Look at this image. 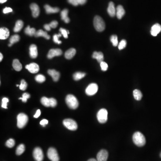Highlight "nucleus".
Here are the masks:
<instances>
[{
  "label": "nucleus",
  "mask_w": 161,
  "mask_h": 161,
  "mask_svg": "<svg viewBox=\"0 0 161 161\" xmlns=\"http://www.w3.org/2000/svg\"><path fill=\"white\" fill-rule=\"evenodd\" d=\"M132 140L134 143L138 147H143L146 143L145 137L139 132H135L132 136Z\"/></svg>",
  "instance_id": "nucleus-1"
},
{
  "label": "nucleus",
  "mask_w": 161,
  "mask_h": 161,
  "mask_svg": "<svg viewBox=\"0 0 161 161\" xmlns=\"http://www.w3.org/2000/svg\"><path fill=\"white\" fill-rule=\"evenodd\" d=\"M94 26L97 32H102L105 29V22L100 16H96L95 17Z\"/></svg>",
  "instance_id": "nucleus-2"
},
{
  "label": "nucleus",
  "mask_w": 161,
  "mask_h": 161,
  "mask_svg": "<svg viewBox=\"0 0 161 161\" xmlns=\"http://www.w3.org/2000/svg\"><path fill=\"white\" fill-rule=\"evenodd\" d=\"M65 102L70 108L75 109L78 108L79 103L77 99L74 95H68L65 99Z\"/></svg>",
  "instance_id": "nucleus-3"
},
{
  "label": "nucleus",
  "mask_w": 161,
  "mask_h": 161,
  "mask_svg": "<svg viewBox=\"0 0 161 161\" xmlns=\"http://www.w3.org/2000/svg\"><path fill=\"white\" fill-rule=\"evenodd\" d=\"M28 117L24 113L19 114L17 116V126L19 129L24 127L27 123Z\"/></svg>",
  "instance_id": "nucleus-4"
},
{
  "label": "nucleus",
  "mask_w": 161,
  "mask_h": 161,
  "mask_svg": "<svg viewBox=\"0 0 161 161\" xmlns=\"http://www.w3.org/2000/svg\"><path fill=\"white\" fill-rule=\"evenodd\" d=\"M108 111L105 109H101L97 113V117L99 122L101 124L105 123L108 120Z\"/></svg>",
  "instance_id": "nucleus-5"
},
{
  "label": "nucleus",
  "mask_w": 161,
  "mask_h": 161,
  "mask_svg": "<svg viewBox=\"0 0 161 161\" xmlns=\"http://www.w3.org/2000/svg\"><path fill=\"white\" fill-rule=\"evenodd\" d=\"M63 123L64 126L70 130L75 131L77 129V124L75 121L72 119H65Z\"/></svg>",
  "instance_id": "nucleus-6"
},
{
  "label": "nucleus",
  "mask_w": 161,
  "mask_h": 161,
  "mask_svg": "<svg viewBox=\"0 0 161 161\" xmlns=\"http://www.w3.org/2000/svg\"><path fill=\"white\" fill-rule=\"evenodd\" d=\"M47 156L51 161H59L58 153L54 148H50L47 153Z\"/></svg>",
  "instance_id": "nucleus-7"
},
{
  "label": "nucleus",
  "mask_w": 161,
  "mask_h": 161,
  "mask_svg": "<svg viewBox=\"0 0 161 161\" xmlns=\"http://www.w3.org/2000/svg\"><path fill=\"white\" fill-rule=\"evenodd\" d=\"M98 90V85L95 83H91L86 89V93L89 96H92L97 93Z\"/></svg>",
  "instance_id": "nucleus-8"
},
{
  "label": "nucleus",
  "mask_w": 161,
  "mask_h": 161,
  "mask_svg": "<svg viewBox=\"0 0 161 161\" xmlns=\"http://www.w3.org/2000/svg\"><path fill=\"white\" fill-rule=\"evenodd\" d=\"M33 155L36 161H42L44 159V153L40 147H36L34 149Z\"/></svg>",
  "instance_id": "nucleus-9"
},
{
  "label": "nucleus",
  "mask_w": 161,
  "mask_h": 161,
  "mask_svg": "<svg viewBox=\"0 0 161 161\" xmlns=\"http://www.w3.org/2000/svg\"><path fill=\"white\" fill-rule=\"evenodd\" d=\"M108 157V151L105 149L100 150L97 155V160L98 161H107Z\"/></svg>",
  "instance_id": "nucleus-10"
},
{
  "label": "nucleus",
  "mask_w": 161,
  "mask_h": 161,
  "mask_svg": "<svg viewBox=\"0 0 161 161\" xmlns=\"http://www.w3.org/2000/svg\"><path fill=\"white\" fill-rule=\"evenodd\" d=\"M26 69L32 73H37L40 70L39 65L35 63H32L26 65Z\"/></svg>",
  "instance_id": "nucleus-11"
},
{
  "label": "nucleus",
  "mask_w": 161,
  "mask_h": 161,
  "mask_svg": "<svg viewBox=\"0 0 161 161\" xmlns=\"http://www.w3.org/2000/svg\"><path fill=\"white\" fill-rule=\"evenodd\" d=\"M62 54V51L60 49H51L50 50L48 54V58L51 59L55 56H60Z\"/></svg>",
  "instance_id": "nucleus-12"
},
{
  "label": "nucleus",
  "mask_w": 161,
  "mask_h": 161,
  "mask_svg": "<svg viewBox=\"0 0 161 161\" xmlns=\"http://www.w3.org/2000/svg\"><path fill=\"white\" fill-rule=\"evenodd\" d=\"M30 9L32 11L33 17L37 18L39 16L40 13V8L36 3H32L30 5Z\"/></svg>",
  "instance_id": "nucleus-13"
},
{
  "label": "nucleus",
  "mask_w": 161,
  "mask_h": 161,
  "mask_svg": "<svg viewBox=\"0 0 161 161\" xmlns=\"http://www.w3.org/2000/svg\"><path fill=\"white\" fill-rule=\"evenodd\" d=\"M161 31V26L158 23L154 24L151 27L150 33L152 36H156Z\"/></svg>",
  "instance_id": "nucleus-14"
},
{
  "label": "nucleus",
  "mask_w": 161,
  "mask_h": 161,
  "mask_svg": "<svg viewBox=\"0 0 161 161\" xmlns=\"http://www.w3.org/2000/svg\"><path fill=\"white\" fill-rule=\"evenodd\" d=\"M10 36V31L8 28L5 27L1 28L0 29V39L6 40Z\"/></svg>",
  "instance_id": "nucleus-15"
},
{
  "label": "nucleus",
  "mask_w": 161,
  "mask_h": 161,
  "mask_svg": "<svg viewBox=\"0 0 161 161\" xmlns=\"http://www.w3.org/2000/svg\"><path fill=\"white\" fill-rule=\"evenodd\" d=\"M109 15L111 17H115L116 15V9L115 8V5L113 2H110L109 3L108 6V10H107Z\"/></svg>",
  "instance_id": "nucleus-16"
},
{
  "label": "nucleus",
  "mask_w": 161,
  "mask_h": 161,
  "mask_svg": "<svg viewBox=\"0 0 161 161\" xmlns=\"http://www.w3.org/2000/svg\"><path fill=\"white\" fill-rule=\"evenodd\" d=\"M48 73L49 75L52 77L54 81L56 82L58 81L60 77V74L58 72L56 71L54 69H49L48 70Z\"/></svg>",
  "instance_id": "nucleus-17"
},
{
  "label": "nucleus",
  "mask_w": 161,
  "mask_h": 161,
  "mask_svg": "<svg viewBox=\"0 0 161 161\" xmlns=\"http://www.w3.org/2000/svg\"><path fill=\"white\" fill-rule=\"evenodd\" d=\"M41 103L46 107H51L53 105V99L43 97L41 99Z\"/></svg>",
  "instance_id": "nucleus-18"
},
{
  "label": "nucleus",
  "mask_w": 161,
  "mask_h": 161,
  "mask_svg": "<svg viewBox=\"0 0 161 161\" xmlns=\"http://www.w3.org/2000/svg\"><path fill=\"white\" fill-rule=\"evenodd\" d=\"M30 55L32 58H36L38 56V50L36 46L35 45H32L30 46Z\"/></svg>",
  "instance_id": "nucleus-19"
},
{
  "label": "nucleus",
  "mask_w": 161,
  "mask_h": 161,
  "mask_svg": "<svg viewBox=\"0 0 161 161\" xmlns=\"http://www.w3.org/2000/svg\"><path fill=\"white\" fill-rule=\"evenodd\" d=\"M116 10V15L117 18L119 19H121L124 16L125 13L124 8L122 5H119L117 7Z\"/></svg>",
  "instance_id": "nucleus-20"
},
{
  "label": "nucleus",
  "mask_w": 161,
  "mask_h": 161,
  "mask_svg": "<svg viewBox=\"0 0 161 161\" xmlns=\"http://www.w3.org/2000/svg\"><path fill=\"white\" fill-rule=\"evenodd\" d=\"M69 11L67 9H64L60 13L61 19L64 21V23H68L70 22V19L68 17Z\"/></svg>",
  "instance_id": "nucleus-21"
},
{
  "label": "nucleus",
  "mask_w": 161,
  "mask_h": 161,
  "mask_svg": "<svg viewBox=\"0 0 161 161\" xmlns=\"http://www.w3.org/2000/svg\"><path fill=\"white\" fill-rule=\"evenodd\" d=\"M45 8L46 12L48 14H54L58 13L60 11L59 8L58 7H51L48 5H46L45 6Z\"/></svg>",
  "instance_id": "nucleus-22"
},
{
  "label": "nucleus",
  "mask_w": 161,
  "mask_h": 161,
  "mask_svg": "<svg viewBox=\"0 0 161 161\" xmlns=\"http://www.w3.org/2000/svg\"><path fill=\"white\" fill-rule=\"evenodd\" d=\"M92 58L94 59L97 60L98 62L101 63L102 61H103L104 56L102 52H97L95 51L92 55Z\"/></svg>",
  "instance_id": "nucleus-23"
},
{
  "label": "nucleus",
  "mask_w": 161,
  "mask_h": 161,
  "mask_svg": "<svg viewBox=\"0 0 161 161\" xmlns=\"http://www.w3.org/2000/svg\"><path fill=\"white\" fill-rule=\"evenodd\" d=\"M35 37H43L45 38L47 40H49L50 38V36L47 33V32L45 31H42V30H39L36 32L35 35Z\"/></svg>",
  "instance_id": "nucleus-24"
},
{
  "label": "nucleus",
  "mask_w": 161,
  "mask_h": 161,
  "mask_svg": "<svg viewBox=\"0 0 161 161\" xmlns=\"http://www.w3.org/2000/svg\"><path fill=\"white\" fill-rule=\"evenodd\" d=\"M76 53V51L75 49L73 48L69 49L67 51H66L65 53L64 54L65 58L67 59H71L75 55Z\"/></svg>",
  "instance_id": "nucleus-25"
},
{
  "label": "nucleus",
  "mask_w": 161,
  "mask_h": 161,
  "mask_svg": "<svg viewBox=\"0 0 161 161\" xmlns=\"http://www.w3.org/2000/svg\"><path fill=\"white\" fill-rule=\"evenodd\" d=\"M12 66L14 69L17 71H20L22 70V68H23L22 64L18 59H15L13 60Z\"/></svg>",
  "instance_id": "nucleus-26"
},
{
  "label": "nucleus",
  "mask_w": 161,
  "mask_h": 161,
  "mask_svg": "<svg viewBox=\"0 0 161 161\" xmlns=\"http://www.w3.org/2000/svg\"><path fill=\"white\" fill-rule=\"evenodd\" d=\"M23 24H24L22 20H18L16 22L15 27H14V32H20L23 27Z\"/></svg>",
  "instance_id": "nucleus-27"
},
{
  "label": "nucleus",
  "mask_w": 161,
  "mask_h": 161,
  "mask_svg": "<svg viewBox=\"0 0 161 161\" xmlns=\"http://www.w3.org/2000/svg\"><path fill=\"white\" fill-rule=\"evenodd\" d=\"M36 32V31L35 28H31L29 26H28L25 30V34L30 36H35Z\"/></svg>",
  "instance_id": "nucleus-28"
},
{
  "label": "nucleus",
  "mask_w": 161,
  "mask_h": 161,
  "mask_svg": "<svg viewBox=\"0 0 161 161\" xmlns=\"http://www.w3.org/2000/svg\"><path fill=\"white\" fill-rule=\"evenodd\" d=\"M133 95H134V99L137 101L141 100V99L143 98L142 93L140 90H137V89L134 90V92H133Z\"/></svg>",
  "instance_id": "nucleus-29"
},
{
  "label": "nucleus",
  "mask_w": 161,
  "mask_h": 161,
  "mask_svg": "<svg viewBox=\"0 0 161 161\" xmlns=\"http://www.w3.org/2000/svg\"><path fill=\"white\" fill-rule=\"evenodd\" d=\"M86 76V73H84L80 72H77L75 73L73 75V79L75 81H78V80H81L82 78L85 77Z\"/></svg>",
  "instance_id": "nucleus-30"
},
{
  "label": "nucleus",
  "mask_w": 161,
  "mask_h": 161,
  "mask_svg": "<svg viewBox=\"0 0 161 161\" xmlns=\"http://www.w3.org/2000/svg\"><path fill=\"white\" fill-rule=\"evenodd\" d=\"M25 150V145L23 144H20L17 147L16 150V153L17 155H20L24 152Z\"/></svg>",
  "instance_id": "nucleus-31"
},
{
  "label": "nucleus",
  "mask_w": 161,
  "mask_h": 161,
  "mask_svg": "<svg viewBox=\"0 0 161 161\" xmlns=\"http://www.w3.org/2000/svg\"><path fill=\"white\" fill-rule=\"evenodd\" d=\"M20 40V36L18 35H14L12 36L10 39V42L11 45L15 44L16 42H18Z\"/></svg>",
  "instance_id": "nucleus-32"
},
{
  "label": "nucleus",
  "mask_w": 161,
  "mask_h": 161,
  "mask_svg": "<svg viewBox=\"0 0 161 161\" xmlns=\"http://www.w3.org/2000/svg\"><path fill=\"white\" fill-rule=\"evenodd\" d=\"M35 79H36V81L37 82H39V83H42L45 81L46 78L42 74H38L36 76Z\"/></svg>",
  "instance_id": "nucleus-33"
},
{
  "label": "nucleus",
  "mask_w": 161,
  "mask_h": 161,
  "mask_svg": "<svg viewBox=\"0 0 161 161\" xmlns=\"http://www.w3.org/2000/svg\"><path fill=\"white\" fill-rule=\"evenodd\" d=\"M110 41L112 42L113 45L114 47L117 46L118 45L117 36L116 35H112L110 38Z\"/></svg>",
  "instance_id": "nucleus-34"
},
{
  "label": "nucleus",
  "mask_w": 161,
  "mask_h": 161,
  "mask_svg": "<svg viewBox=\"0 0 161 161\" xmlns=\"http://www.w3.org/2000/svg\"><path fill=\"white\" fill-rule=\"evenodd\" d=\"M5 145L8 148H11L13 147L15 145V141L13 139H10L6 141Z\"/></svg>",
  "instance_id": "nucleus-35"
},
{
  "label": "nucleus",
  "mask_w": 161,
  "mask_h": 161,
  "mask_svg": "<svg viewBox=\"0 0 161 161\" xmlns=\"http://www.w3.org/2000/svg\"><path fill=\"white\" fill-rule=\"evenodd\" d=\"M61 36H62L61 34H59L58 35L55 34V35H54L53 37V40L55 44H58V45L61 44V41L59 40V38L61 37Z\"/></svg>",
  "instance_id": "nucleus-36"
},
{
  "label": "nucleus",
  "mask_w": 161,
  "mask_h": 161,
  "mask_svg": "<svg viewBox=\"0 0 161 161\" xmlns=\"http://www.w3.org/2000/svg\"><path fill=\"white\" fill-rule=\"evenodd\" d=\"M27 87V84L25 80H22L21 81V84L19 85V89L22 90H25Z\"/></svg>",
  "instance_id": "nucleus-37"
},
{
  "label": "nucleus",
  "mask_w": 161,
  "mask_h": 161,
  "mask_svg": "<svg viewBox=\"0 0 161 161\" xmlns=\"http://www.w3.org/2000/svg\"><path fill=\"white\" fill-rule=\"evenodd\" d=\"M127 45V41L126 40H123L120 42L118 45V49L120 50H122L125 49Z\"/></svg>",
  "instance_id": "nucleus-38"
},
{
  "label": "nucleus",
  "mask_w": 161,
  "mask_h": 161,
  "mask_svg": "<svg viewBox=\"0 0 161 161\" xmlns=\"http://www.w3.org/2000/svg\"><path fill=\"white\" fill-rule=\"evenodd\" d=\"M30 98V94L28 93H25L23 95V97L22 98H19V99H22L23 102L26 103L27 102V100L29 98Z\"/></svg>",
  "instance_id": "nucleus-39"
},
{
  "label": "nucleus",
  "mask_w": 161,
  "mask_h": 161,
  "mask_svg": "<svg viewBox=\"0 0 161 161\" xmlns=\"http://www.w3.org/2000/svg\"><path fill=\"white\" fill-rule=\"evenodd\" d=\"M60 32L61 33V35H63L65 39H67L68 38V31H67L66 29L60 28Z\"/></svg>",
  "instance_id": "nucleus-40"
},
{
  "label": "nucleus",
  "mask_w": 161,
  "mask_h": 161,
  "mask_svg": "<svg viewBox=\"0 0 161 161\" xmlns=\"http://www.w3.org/2000/svg\"><path fill=\"white\" fill-rule=\"evenodd\" d=\"M100 67L102 70L103 71H106L108 70V64L104 61H102V62L100 63Z\"/></svg>",
  "instance_id": "nucleus-41"
},
{
  "label": "nucleus",
  "mask_w": 161,
  "mask_h": 161,
  "mask_svg": "<svg viewBox=\"0 0 161 161\" xmlns=\"http://www.w3.org/2000/svg\"><path fill=\"white\" fill-rule=\"evenodd\" d=\"M9 102V99L7 98H3L2 100V105L1 107L5 109H7V103Z\"/></svg>",
  "instance_id": "nucleus-42"
},
{
  "label": "nucleus",
  "mask_w": 161,
  "mask_h": 161,
  "mask_svg": "<svg viewBox=\"0 0 161 161\" xmlns=\"http://www.w3.org/2000/svg\"><path fill=\"white\" fill-rule=\"evenodd\" d=\"M49 24L51 28H55L58 26V21H53Z\"/></svg>",
  "instance_id": "nucleus-43"
},
{
  "label": "nucleus",
  "mask_w": 161,
  "mask_h": 161,
  "mask_svg": "<svg viewBox=\"0 0 161 161\" xmlns=\"http://www.w3.org/2000/svg\"><path fill=\"white\" fill-rule=\"evenodd\" d=\"M78 0H68L69 3L72 4L74 6H77L79 4L78 2Z\"/></svg>",
  "instance_id": "nucleus-44"
},
{
  "label": "nucleus",
  "mask_w": 161,
  "mask_h": 161,
  "mask_svg": "<svg viewBox=\"0 0 161 161\" xmlns=\"http://www.w3.org/2000/svg\"><path fill=\"white\" fill-rule=\"evenodd\" d=\"M12 11L13 10L10 7H5V8H4L3 10V13L5 14H8L10 12H12Z\"/></svg>",
  "instance_id": "nucleus-45"
},
{
  "label": "nucleus",
  "mask_w": 161,
  "mask_h": 161,
  "mask_svg": "<svg viewBox=\"0 0 161 161\" xmlns=\"http://www.w3.org/2000/svg\"><path fill=\"white\" fill-rule=\"evenodd\" d=\"M49 123L48 120H46V119H43L40 122V124L43 127H45V125H47Z\"/></svg>",
  "instance_id": "nucleus-46"
},
{
  "label": "nucleus",
  "mask_w": 161,
  "mask_h": 161,
  "mask_svg": "<svg viewBox=\"0 0 161 161\" xmlns=\"http://www.w3.org/2000/svg\"><path fill=\"white\" fill-rule=\"evenodd\" d=\"M41 114V112L40 110H38L37 111H36V113L35 114V115H34V117L36 118H37L39 117L40 116V115Z\"/></svg>",
  "instance_id": "nucleus-47"
},
{
  "label": "nucleus",
  "mask_w": 161,
  "mask_h": 161,
  "mask_svg": "<svg viewBox=\"0 0 161 161\" xmlns=\"http://www.w3.org/2000/svg\"><path fill=\"white\" fill-rule=\"evenodd\" d=\"M44 28H45V29L47 31H50L51 29V27L50 26L49 24H45V26H44Z\"/></svg>",
  "instance_id": "nucleus-48"
},
{
  "label": "nucleus",
  "mask_w": 161,
  "mask_h": 161,
  "mask_svg": "<svg viewBox=\"0 0 161 161\" xmlns=\"http://www.w3.org/2000/svg\"><path fill=\"white\" fill-rule=\"evenodd\" d=\"M87 0H78V2L79 5H84L86 3Z\"/></svg>",
  "instance_id": "nucleus-49"
},
{
  "label": "nucleus",
  "mask_w": 161,
  "mask_h": 161,
  "mask_svg": "<svg viewBox=\"0 0 161 161\" xmlns=\"http://www.w3.org/2000/svg\"><path fill=\"white\" fill-rule=\"evenodd\" d=\"M3 55L2 54V53H0V61H2V59H3Z\"/></svg>",
  "instance_id": "nucleus-50"
},
{
  "label": "nucleus",
  "mask_w": 161,
  "mask_h": 161,
  "mask_svg": "<svg viewBox=\"0 0 161 161\" xmlns=\"http://www.w3.org/2000/svg\"><path fill=\"white\" fill-rule=\"evenodd\" d=\"M7 0H0V3H4L6 2Z\"/></svg>",
  "instance_id": "nucleus-51"
},
{
  "label": "nucleus",
  "mask_w": 161,
  "mask_h": 161,
  "mask_svg": "<svg viewBox=\"0 0 161 161\" xmlns=\"http://www.w3.org/2000/svg\"><path fill=\"white\" fill-rule=\"evenodd\" d=\"M87 161H98L97 160H96L95 159H94V158H91V159H90L88 160Z\"/></svg>",
  "instance_id": "nucleus-52"
},
{
  "label": "nucleus",
  "mask_w": 161,
  "mask_h": 161,
  "mask_svg": "<svg viewBox=\"0 0 161 161\" xmlns=\"http://www.w3.org/2000/svg\"><path fill=\"white\" fill-rule=\"evenodd\" d=\"M12 45H11V44H9V45H8V46H9V47H11V46Z\"/></svg>",
  "instance_id": "nucleus-53"
},
{
  "label": "nucleus",
  "mask_w": 161,
  "mask_h": 161,
  "mask_svg": "<svg viewBox=\"0 0 161 161\" xmlns=\"http://www.w3.org/2000/svg\"><path fill=\"white\" fill-rule=\"evenodd\" d=\"M19 86L18 85H17V86Z\"/></svg>",
  "instance_id": "nucleus-54"
},
{
  "label": "nucleus",
  "mask_w": 161,
  "mask_h": 161,
  "mask_svg": "<svg viewBox=\"0 0 161 161\" xmlns=\"http://www.w3.org/2000/svg\"><path fill=\"white\" fill-rule=\"evenodd\" d=\"M160 157L161 158V153H160Z\"/></svg>",
  "instance_id": "nucleus-55"
}]
</instances>
